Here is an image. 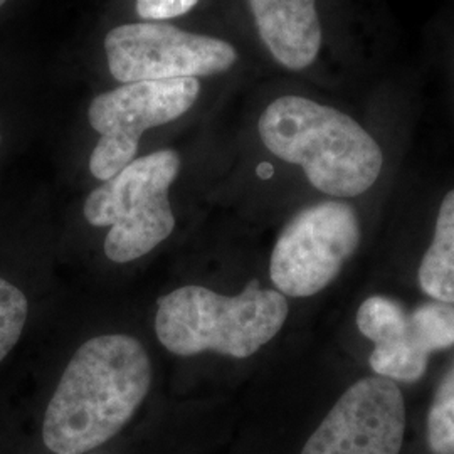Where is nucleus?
Listing matches in <instances>:
<instances>
[{
    "mask_svg": "<svg viewBox=\"0 0 454 454\" xmlns=\"http://www.w3.org/2000/svg\"><path fill=\"white\" fill-rule=\"evenodd\" d=\"M105 51L112 76L125 84L212 76L238 61V51L226 41L163 22L118 26L106 34Z\"/></svg>",
    "mask_w": 454,
    "mask_h": 454,
    "instance_id": "nucleus-7",
    "label": "nucleus"
},
{
    "mask_svg": "<svg viewBox=\"0 0 454 454\" xmlns=\"http://www.w3.org/2000/svg\"><path fill=\"white\" fill-rule=\"evenodd\" d=\"M406 406L397 384L364 377L341 394L301 454H399Z\"/></svg>",
    "mask_w": 454,
    "mask_h": 454,
    "instance_id": "nucleus-8",
    "label": "nucleus"
},
{
    "mask_svg": "<svg viewBox=\"0 0 454 454\" xmlns=\"http://www.w3.org/2000/svg\"><path fill=\"white\" fill-rule=\"evenodd\" d=\"M0 142H2V137H0Z\"/></svg>",
    "mask_w": 454,
    "mask_h": 454,
    "instance_id": "nucleus-18",
    "label": "nucleus"
},
{
    "mask_svg": "<svg viewBox=\"0 0 454 454\" xmlns=\"http://www.w3.org/2000/svg\"><path fill=\"white\" fill-rule=\"evenodd\" d=\"M179 170V153L159 150L135 159L88 195L86 221L91 226L110 227L105 239L108 260L118 264L138 260L172 234L176 215L168 189Z\"/></svg>",
    "mask_w": 454,
    "mask_h": 454,
    "instance_id": "nucleus-4",
    "label": "nucleus"
},
{
    "mask_svg": "<svg viewBox=\"0 0 454 454\" xmlns=\"http://www.w3.org/2000/svg\"><path fill=\"white\" fill-rule=\"evenodd\" d=\"M356 209L324 200L298 212L275 244L270 276L281 294L307 298L325 290L360 244Z\"/></svg>",
    "mask_w": 454,
    "mask_h": 454,
    "instance_id": "nucleus-5",
    "label": "nucleus"
},
{
    "mask_svg": "<svg viewBox=\"0 0 454 454\" xmlns=\"http://www.w3.org/2000/svg\"><path fill=\"white\" fill-rule=\"evenodd\" d=\"M262 44L283 67L301 71L322 48L317 0H247Z\"/></svg>",
    "mask_w": 454,
    "mask_h": 454,
    "instance_id": "nucleus-9",
    "label": "nucleus"
},
{
    "mask_svg": "<svg viewBox=\"0 0 454 454\" xmlns=\"http://www.w3.org/2000/svg\"><path fill=\"white\" fill-rule=\"evenodd\" d=\"M411 335L427 354L454 347V305L422 303L409 313Z\"/></svg>",
    "mask_w": 454,
    "mask_h": 454,
    "instance_id": "nucleus-13",
    "label": "nucleus"
},
{
    "mask_svg": "<svg viewBox=\"0 0 454 454\" xmlns=\"http://www.w3.org/2000/svg\"><path fill=\"white\" fill-rule=\"evenodd\" d=\"M258 130L273 155L301 167L309 184L332 197L367 192L384 167L382 148L369 131L309 98H276L261 114Z\"/></svg>",
    "mask_w": 454,
    "mask_h": 454,
    "instance_id": "nucleus-2",
    "label": "nucleus"
},
{
    "mask_svg": "<svg viewBox=\"0 0 454 454\" xmlns=\"http://www.w3.org/2000/svg\"><path fill=\"white\" fill-rule=\"evenodd\" d=\"M357 326L373 343L394 340L409 332V313L392 298L371 296L358 309Z\"/></svg>",
    "mask_w": 454,
    "mask_h": 454,
    "instance_id": "nucleus-12",
    "label": "nucleus"
},
{
    "mask_svg": "<svg viewBox=\"0 0 454 454\" xmlns=\"http://www.w3.org/2000/svg\"><path fill=\"white\" fill-rule=\"evenodd\" d=\"M199 0H137V14L148 22H160L185 16Z\"/></svg>",
    "mask_w": 454,
    "mask_h": 454,
    "instance_id": "nucleus-16",
    "label": "nucleus"
},
{
    "mask_svg": "<svg viewBox=\"0 0 454 454\" xmlns=\"http://www.w3.org/2000/svg\"><path fill=\"white\" fill-rule=\"evenodd\" d=\"M5 2H7V0H0V7H2Z\"/></svg>",
    "mask_w": 454,
    "mask_h": 454,
    "instance_id": "nucleus-17",
    "label": "nucleus"
},
{
    "mask_svg": "<svg viewBox=\"0 0 454 454\" xmlns=\"http://www.w3.org/2000/svg\"><path fill=\"white\" fill-rule=\"evenodd\" d=\"M288 311L285 294L262 290L258 279L236 296L189 285L159 298L155 333L170 354L180 357L215 352L247 358L275 339Z\"/></svg>",
    "mask_w": 454,
    "mask_h": 454,
    "instance_id": "nucleus-3",
    "label": "nucleus"
},
{
    "mask_svg": "<svg viewBox=\"0 0 454 454\" xmlns=\"http://www.w3.org/2000/svg\"><path fill=\"white\" fill-rule=\"evenodd\" d=\"M197 78L127 82L95 98L88 120L99 140L90 157V172L99 180L114 177L135 160L140 137L177 120L194 106Z\"/></svg>",
    "mask_w": 454,
    "mask_h": 454,
    "instance_id": "nucleus-6",
    "label": "nucleus"
},
{
    "mask_svg": "<svg viewBox=\"0 0 454 454\" xmlns=\"http://www.w3.org/2000/svg\"><path fill=\"white\" fill-rule=\"evenodd\" d=\"M418 278L427 296L454 305V189L441 202L434 238L422 258Z\"/></svg>",
    "mask_w": 454,
    "mask_h": 454,
    "instance_id": "nucleus-10",
    "label": "nucleus"
},
{
    "mask_svg": "<svg viewBox=\"0 0 454 454\" xmlns=\"http://www.w3.org/2000/svg\"><path fill=\"white\" fill-rule=\"evenodd\" d=\"M152 362L130 335H99L69 360L49 401L43 439L54 454H86L116 436L145 401Z\"/></svg>",
    "mask_w": 454,
    "mask_h": 454,
    "instance_id": "nucleus-1",
    "label": "nucleus"
},
{
    "mask_svg": "<svg viewBox=\"0 0 454 454\" xmlns=\"http://www.w3.org/2000/svg\"><path fill=\"white\" fill-rule=\"evenodd\" d=\"M429 356L416 339L411 335V330L406 335L394 340L375 343L373 352L369 357V364L373 372L379 377L397 380L404 384H412L421 379L426 369Z\"/></svg>",
    "mask_w": 454,
    "mask_h": 454,
    "instance_id": "nucleus-11",
    "label": "nucleus"
},
{
    "mask_svg": "<svg viewBox=\"0 0 454 454\" xmlns=\"http://www.w3.org/2000/svg\"><path fill=\"white\" fill-rule=\"evenodd\" d=\"M86 454H88V453H86Z\"/></svg>",
    "mask_w": 454,
    "mask_h": 454,
    "instance_id": "nucleus-19",
    "label": "nucleus"
},
{
    "mask_svg": "<svg viewBox=\"0 0 454 454\" xmlns=\"http://www.w3.org/2000/svg\"><path fill=\"white\" fill-rule=\"evenodd\" d=\"M427 444L434 454H454V364L441 380L427 414Z\"/></svg>",
    "mask_w": 454,
    "mask_h": 454,
    "instance_id": "nucleus-14",
    "label": "nucleus"
},
{
    "mask_svg": "<svg viewBox=\"0 0 454 454\" xmlns=\"http://www.w3.org/2000/svg\"><path fill=\"white\" fill-rule=\"evenodd\" d=\"M27 313L26 294L0 278V362L16 347L27 322Z\"/></svg>",
    "mask_w": 454,
    "mask_h": 454,
    "instance_id": "nucleus-15",
    "label": "nucleus"
}]
</instances>
